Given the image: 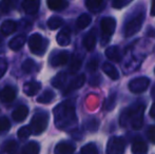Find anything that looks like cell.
Returning a JSON list of instances; mask_svg holds the SVG:
<instances>
[{
	"label": "cell",
	"instance_id": "74e56055",
	"mask_svg": "<svg viewBox=\"0 0 155 154\" xmlns=\"http://www.w3.org/2000/svg\"><path fill=\"white\" fill-rule=\"evenodd\" d=\"M132 1V0H113V8H124V6L128 5L130 2Z\"/></svg>",
	"mask_w": 155,
	"mask_h": 154
},
{
	"label": "cell",
	"instance_id": "d4e9b609",
	"mask_svg": "<svg viewBox=\"0 0 155 154\" xmlns=\"http://www.w3.org/2000/svg\"><path fill=\"white\" fill-rule=\"evenodd\" d=\"M86 5L92 12H98L104 5V0H87Z\"/></svg>",
	"mask_w": 155,
	"mask_h": 154
},
{
	"label": "cell",
	"instance_id": "e0dca14e",
	"mask_svg": "<svg viewBox=\"0 0 155 154\" xmlns=\"http://www.w3.org/2000/svg\"><path fill=\"white\" fill-rule=\"evenodd\" d=\"M84 82H86V76H84V74L79 75V76H77V77H75L73 80H72V82L70 84V86L68 87L65 93H69V92H71V91L77 90V89L81 88V87L84 86Z\"/></svg>",
	"mask_w": 155,
	"mask_h": 154
},
{
	"label": "cell",
	"instance_id": "7c38bea8",
	"mask_svg": "<svg viewBox=\"0 0 155 154\" xmlns=\"http://www.w3.org/2000/svg\"><path fill=\"white\" fill-rule=\"evenodd\" d=\"M75 151V146L70 143L61 142L55 147V154H73Z\"/></svg>",
	"mask_w": 155,
	"mask_h": 154
},
{
	"label": "cell",
	"instance_id": "7402d4cb",
	"mask_svg": "<svg viewBox=\"0 0 155 154\" xmlns=\"http://www.w3.org/2000/svg\"><path fill=\"white\" fill-rule=\"evenodd\" d=\"M47 3L48 6L54 11H61L68 6V2L64 0H47Z\"/></svg>",
	"mask_w": 155,
	"mask_h": 154
},
{
	"label": "cell",
	"instance_id": "ba28073f",
	"mask_svg": "<svg viewBox=\"0 0 155 154\" xmlns=\"http://www.w3.org/2000/svg\"><path fill=\"white\" fill-rule=\"evenodd\" d=\"M150 84V79L148 77H137L129 82V90L134 94L145 92Z\"/></svg>",
	"mask_w": 155,
	"mask_h": 154
},
{
	"label": "cell",
	"instance_id": "d6a6232c",
	"mask_svg": "<svg viewBox=\"0 0 155 154\" xmlns=\"http://www.w3.org/2000/svg\"><path fill=\"white\" fill-rule=\"evenodd\" d=\"M115 105H116V94L112 93L106 101V109L108 111H111V110H113L115 108Z\"/></svg>",
	"mask_w": 155,
	"mask_h": 154
},
{
	"label": "cell",
	"instance_id": "d6986e66",
	"mask_svg": "<svg viewBox=\"0 0 155 154\" xmlns=\"http://www.w3.org/2000/svg\"><path fill=\"white\" fill-rule=\"evenodd\" d=\"M106 56L108 59L113 60V61H120L121 55L118 47H110L106 50Z\"/></svg>",
	"mask_w": 155,
	"mask_h": 154
},
{
	"label": "cell",
	"instance_id": "60d3db41",
	"mask_svg": "<svg viewBox=\"0 0 155 154\" xmlns=\"http://www.w3.org/2000/svg\"><path fill=\"white\" fill-rule=\"evenodd\" d=\"M98 67V61L96 59H92L90 62L88 64V66H87V68H88L89 71H91V72H93V71H95L96 69H97Z\"/></svg>",
	"mask_w": 155,
	"mask_h": 154
},
{
	"label": "cell",
	"instance_id": "f6af8a7d",
	"mask_svg": "<svg viewBox=\"0 0 155 154\" xmlns=\"http://www.w3.org/2000/svg\"><path fill=\"white\" fill-rule=\"evenodd\" d=\"M154 73H155V70H154Z\"/></svg>",
	"mask_w": 155,
	"mask_h": 154
},
{
	"label": "cell",
	"instance_id": "8992f818",
	"mask_svg": "<svg viewBox=\"0 0 155 154\" xmlns=\"http://www.w3.org/2000/svg\"><path fill=\"white\" fill-rule=\"evenodd\" d=\"M48 47V41L43 39L39 34H33L29 38V48L32 51V53L36 55H42L45 54V50Z\"/></svg>",
	"mask_w": 155,
	"mask_h": 154
},
{
	"label": "cell",
	"instance_id": "4fadbf2b",
	"mask_svg": "<svg viewBox=\"0 0 155 154\" xmlns=\"http://www.w3.org/2000/svg\"><path fill=\"white\" fill-rule=\"evenodd\" d=\"M56 40H57L58 44L59 45H62V47H65L70 43L71 41V32H70L69 29L64 28L62 29L61 31L58 33L57 37H56Z\"/></svg>",
	"mask_w": 155,
	"mask_h": 154
},
{
	"label": "cell",
	"instance_id": "5bb4252c",
	"mask_svg": "<svg viewBox=\"0 0 155 154\" xmlns=\"http://www.w3.org/2000/svg\"><path fill=\"white\" fill-rule=\"evenodd\" d=\"M40 88H41L40 82L30 81L25 84V87H23V92H25L27 95H29V96H33V95L38 93V91L40 90Z\"/></svg>",
	"mask_w": 155,
	"mask_h": 154
},
{
	"label": "cell",
	"instance_id": "8fae6325",
	"mask_svg": "<svg viewBox=\"0 0 155 154\" xmlns=\"http://www.w3.org/2000/svg\"><path fill=\"white\" fill-rule=\"evenodd\" d=\"M16 97V90L13 87H5L0 93V99L3 103H11Z\"/></svg>",
	"mask_w": 155,
	"mask_h": 154
},
{
	"label": "cell",
	"instance_id": "836d02e7",
	"mask_svg": "<svg viewBox=\"0 0 155 154\" xmlns=\"http://www.w3.org/2000/svg\"><path fill=\"white\" fill-rule=\"evenodd\" d=\"M31 134H32V131L29 126H25V127H22L18 130V137L20 138V139H27Z\"/></svg>",
	"mask_w": 155,
	"mask_h": 154
},
{
	"label": "cell",
	"instance_id": "ac0fdd59",
	"mask_svg": "<svg viewBox=\"0 0 155 154\" xmlns=\"http://www.w3.org/2000/svg\"><path fill=\"white\" fill-rule=\"evenodd\" d=\"M25 41H27V37H25V35L15 36V37L10 41L8 47H10L12 50H14V51H17V50H20L21 48L23 47Z\"/></svg>",
	"mask_w": 155,
	"mask_h": 154
},
{
	"label": "cell",
	"instance_id": "2e32d148",
	"mask_svg": "<svg viewBox=\"0 0 155 154\" xmlns=\"http://www.w3.org/2000/svg\"><path fill=\"white\" fill-rule=\"evenodd\" d=\"M148 146L143 140L137 139L132 144V153L133 154H147Z\"/></svg>",
	"mask_w": 155,
	"mask_h": 154
},
{
	"label": "cell",
	"instance_id": "e575fe53",
	"mask_svg": "<svg viewBox=\"0 0 155 154\" xmlns=\"http://www.w3.org/2000/svg\"><path fill=\"white\" fill-rule=\"evenodd\" d=\"M11 128V123L6 117H0V133H4V132L8 131Z\"/></svg>",
	"mask_w": 155,
	"mask_h": 154
},
{
	"label": "cell",
	"instance_id": "3957f363",
	"mask_svg": "<svg viewBox=\"0 0 155 154\" xmlns=\"http://www.w3.org/2000/svg\"><path fill=\"white\" fill-rule=\"evenodd\" d=\"M48 123H49V115L45 112H43V113H37L33 116L29 127L32 133L38 135L47 129Z\"/></svg>",
	"mask_w": 155,
	"mask_h": 154
},
{
	"label": "cell",
	"instance_id": "b9f144b4",
	"mask_svg": "<svg viewBox=\"0 0 155 154\" xmlns=\"http://www.w3.org/2000/svg\"><path fill=\"white\" fill-rule=\"evenodd\" d=\"M5 71H6V62L4 60L0 59V78L3 76Z\"/></svg>",
	"mask_w": 155,
	"mask_h": 154
},
{
	"label": "cell",
	"instance_id": "44dd1931",
	"mask_svg": "<svg viewBox=\"0 0 155 154\" xmlns=\"http://www.w3.org/2000/svg\"><path fill=\"white\" fill-rule=\"evenodd\" d=\"M16 23L12 20H5L3 23L1 25L0 27V31L3 35L8 36V35H11L12 33H14L16 31Z\"/></svg>",
	"mask_w": 155,
	"mask_h": 154
},
{
	"label": "cell",
	"instance_id": "8d00e7d4",
	"mask_svg": "<svg viewBox=\"0 0 155 154\" xmlns=\"http://www.w3.org/2000/svg\"><path fill=\"white\" fill-rule=\"evenodd\" d=\"M13 3L11 0H1L0 1V10L3 13H8L12 8Z\"/></svg>",
	"mask_w": 155,
	"mask_h": 154
},
{
	"label": "cell",
	"instance_id": "1f68e13d",
	"mask_svg": "<svg viewBox=\"0 0 155 154\" xmlns=\"http://www.w3.org/2000/svg\"><path fill=\"white\" fill-rule=\"evenodd\" d=\"M80 153L81 154H97L98 151H97V148L94 144H88L86 146H84L80 150Z\"/></svg>",
	"mask_w": 155,
	"mask_h": 154
},
{
	"label": "cell",
	"instance_id": "ee69618b",
	"mask_svg": "<svg viewBox=\"0 0 155 154\" xmlns=\"http://www.w3.org/2000/svg\"><path fill=\"white\" fill-rule=\"evenodd\" d=\"M151 15L155 16V0H152V6H151Z\"/></svg>",
	"mask_w": 155,
	"mask_h": 154
},
{
	"label": "cell",
	"instance_id": "cb8c5ba5",
	"mask_svg": "<svg viewBox=\"0 0 155 154\" xmlns=\"http://www.w3.org/2000/svg\"><path fill=\"white\" fill-rule=\"evenodd\" d=\"M91 17L89 16L88 14H82L78 17L77 21H76V25H77L78 29L82 30V29H86L89 25L91 23Z\"/></svg>",
	"mask_w": 155,
	"mask_h": 154
},
{
	"label": "cell",
	"instance_id": "484cf974",
	"mask_svg": "<svg viewBox=\"0 0 155 154\" xmlns=\"http://www.w3.org/2000/svg\"><path fill=\"white\" fill-rule=\"evenodd\" d=\"M39 145L36 142H31L25 145L22 149L23 154H38L39 153Z\"/></svg>",
	"mask_w": 155,
	"mask_h": 154
},
{
	"label": "cell",
	"instance_id": "f35d334b",
	"mask_svg": "<svg viewBox=\"0 0 155 154\" xmlns=\"http://www.w3.org/2000/svg\"><path fill=\"white\" fill-rule=\"evenodd\" d=\"M98 126H99V123H98L97 120H95V119H91V120H89L88 123H87L86 127L88 130H91V131H96L98 128Z\"/></svg>",
	"mask_w": 155,
	"mask_h": 154
},
{
	"label": "cell",
	"instance_id": "4dcf8cb0",
	"mask_svg": "<svg viewBox=\"0 0 155 154\" xmlns=\"http://www.w3.org/2000/svg\"><path fill=\"white\" fill-rule=\"evenodd\" d=\"M22 69L25 73H32L36 70V64L32 59H27L22 64Z\"/></svg>",
	"mask_w": 155,
	"mask_h": 154
},
{
	"label": "cell",
	"instance_id": "52a82bcc",
	"mask_svg": "<svg viewBox=\"0 0 155 154\" xmlns=\"http://www.w3.org/2000/svg\"><path fill=\"white\" fill-rule=\"evenodd\" d=\"M124 142L121 137L113 136L109 139L107 145V154H124Z\"/></svg>",
	"mask_w": 155,
	"mask_h": 154
},
{
	"label": "cell",
	"instance_id": "ffe728a7",
	"mask_svg": "<svg viewBox=\"0 0 155 154\" xmlns=\"http://www.w3.org/2000/svg\"><path fill=\"white\" fill-rule=\"evenodd\" d=\"M102 71H104L111 79L116 80L119 78V73H118V71H117V69L115 68L113 64H109V62H106V64L102 66Z\"/></svg>",
	"mask_w": 155,
	"mask_h": 154
},
{
	"label": "cell",
	"instance_id": "83f0119b",
	"mask_svg": "<svg viewBox=\"0 0 155 154\" xmlns=\"http://www.w3.org/2000/svg\"><path fill=\"white\" fill-rule=\"evenodd\" d=\"M63 25V20L60 17H51V18L48 20V27L51 30H56L58 28H60Z\"/></svg>",
	"mask_w": 155,
	"mask_h": 154
},
{
	"label": "cell",
	"instance_id": "f546056e",
	"mask_svg": "<svg viewBox=\"0 0 155 154\" xmlns=\"http://www.w3.org/2000/svg\"><path fill=\"white\" fill-rule=\"evenodd\" d=\"M81 58L78 57V56H73V59L71 60V64H70V72L75 73L79 70L80 66H81Z\"/></svg>",
	"mask_w": 155,
	"mask_h": 154
},
{
	"label": "cell",
	"instance_id": "9c48e42d",
	"mask_svg": "<svg viewBox=\"0 0 155 154\" xmlns=\"http://www.w3.org/2000/svg\"><path fill=\"white\" fill-rule=\"evenodd\" d=\"M69 58H70V55L68 52H65V51L60 52V53L55 54L53 57H51V64L53 67L63 66V64H65L69 61Z\"/></svg>",
	"mask_w": 155,
	"mask_h": 154
},
{
	"label": "cell",
	"instance_id": "ab89813d",
	"mask_svg": "<svg viewBox=\"0 0 155 154\" xmlns=\"http://www.w3.org/2000/svg\"><path fill=\"white\" fill-rule=\"evenodd\" d=\"M148 136L151 143L155 144V126H150L148 129Z\"/></svg>",
	"mask_w": 155,
	"mask_h": 154
},
{
	"label": "cell",
	"instance_id": "4316f807",
	"mask_svg": "<svg viewBox=\"0 0 155 154\" xmlns=\"http://www.w3.org/2000/svg\"><path fill=\"white\" fill-rule=\"evenodd\" d=\"M54 97H55L54 92H52L51 90H45V92H43V94H41L40 96H38L37 101L40 103H49L52 99H54Z\"/></svg>",
	"mask_w": 155,
	"mask_h": 154
},
{
	"label": "cell",
	"instance_id": "277c9868",
	"mask_svg": "<svg viewBox=\"0 0 155 154\" xmlns=\"http://www.w3.org/2000/svg\"><path fill=\"white\" fill-rule=\"evenodd\" d=\"M143 18H145L143 13H139L136 16L131 18L130 20L126 23V27H124V35H126L127 37H131V36L138 33L141 29V25H143Z\"/></svg>",
	"mask_w": 155,
	"mask_h": 154
},
{
	"label": "cell",
	"instance_id": "6da1fadb",
	"mask_svg": "<svg viewBox=\"0 0 155 154\" xmlns=\"http://www.w3.org/2000/svg\"><path fill=\"white\" fill-rule=\"evenodd\" d=\"M54 116L55 123L59 129L68 130L77 125L75 109L71 103H63L61 105H58L54 110Z\"/></svg>",
	"mask_w": 155,
	"mask_h": 154
},
{
	"label": "cell",
	"instance_id": "7bdbcfd3",
	"mask_svg": "<svg viewBox=\"0 0 155 154\" xmlns=\"http://www.w3.org/2000/svg\"><path fill=\"white\" fill-rule=\"evenodd\" d=\"M150 115L152 117H155V103H153L151 109H150Z\"/></svg>",
	"mask_w": 155,
	"mask_h": 154
},
{
	"label": "cell",
	"instance_id": "9a60e30c",
	"mask_svg": "<svg viewBox=\"0 0 155 154\" xmlns=\"http://www.w3.org/2000/svg\"><path fill=\"white\" fill-rule=\"evenodd\" d=\"M29 114V108L27 106H20L18 107L12 114V117L15 121H22Z\"/></svg>",
	"mask_w": 155,
	"mask_h": 154
},
{
	"label": "cell",
	"instance_id": "7a4b0ae2",
	"mask_svg": "<svg viewBox=\"0 0 155 154\" xmlns=\"http://www.w3.org/2000/svg\"><path fill=\"white\" fill-rule=\"evenodd\" d=\"M146 106L145 105H137L135 107L131 108L130 111H127L123 114L120 119V125L127 126V120L131 121V126L133 129L139 130L143 127V113H145Z\"/></svg>",
	"mask_w": 155,
	"mask_h": 154
},
{
	"label": "cell",
	"instance_id": "30bf717a",
	"mask_svg": "<svg viewBox=\"0 0 155 154\" xmlns=\"http://www.w3.org/2000/svg\"><path fill=\"white\" fill-rule=\"evenodd\" d=\"M39 6H40V1L39 0H25L22 2V8L27 14L33 15L38 12Z\"/></svg>",
	"mask_w": 155,
	"mask_h": 154
},
{
	"label": "cell",
	"instance_id": "d590c367",
	"mask_svg": "<svg viewBox=\"0 0 155 154\" xmlns=\"http://www.w3.org/2000/svg\"><path fill=\"white\" fill-rule=\"evenodd\" d=\"M17 150V143L15 140H10L5 144L4 146V151L6 153H10V154H14L16 152Z\"/></svg>",
	"mask_w": 155,
	"mask_h": 154
},
{
	"label": "cell",
	"instance_id": "603a6c76",
	"mask_svg": "<svg viewBox=\"0 0 155 154\" xmlns=\"http://www.w3.org/2000/svg\"><path fill=\"white\" fill-rule=\"evenodd\" d=\"M84 45L87 49V51H93L96 45V37L95 35L91 32L86 37L84 38Z\"/></svg>",
	"mask_w": 155,
	"mask_h": 154
},
{
	"label": "cell",
	"instance_id": "f1b7e54d",
	"mask_svg": "<svg viewBox=\"0 0 155 154\" xmlns=\"http://www.w3.org/2000/svg\"><path fill=\"white\" fill-rule=\"evenodd\" d=\"M65 80H67V74L65 73H59V74L56 75V77L52 80V84L55 88L60 89L65 84Z\"/></svg>",
	"mask_w": 155,
	"mask_h": 154
},
{
	"label": "cell",
	"instance_id": "5b68a950",
	"mask_svg": "<svg viewBox=\"0 0 155 154\" xmlns=\"http://www.w3.org/2000/svg\"><path fill=\"white\" fill-rule=\"evenodd\" d=\"M100 27H101L102 33L101 44H104V43L109 42L111 36L114 33L115 28H116V20L112 17H106L100 22Z\"/></svg>",
	"mask_w": 155,
	"mask_h": 154
}]
</instances>
